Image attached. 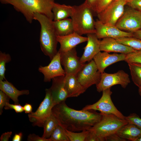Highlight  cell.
Segmentation results:
<instances>
[{
  "label": "cell",
  "instance_id": "1",
  "mask_svg": "<svg viewBox=\"0 0 141 141\" xmlns=\"http://www.w3.org/2000/svg\"><path fill=\"white\" fill-rule=\"evenodd\" d=\"M65 101L54 105L52 114L59 124L66 130L73 132L88 130L102 118L101 113L92 110H75L68 107Z\"/></svg>",
  "mask_w": 141,
  "mask_h": 141
},
{
  "label": "cell",
  "instance_id": "2",
  "mask_svg": "<svg viewBox=\"0 0 141 141\" xmlns=\"http://www.w3.org/2000/svg\"><path fill=\"white\" fill-rule=\"evenodd\" d=\"M3 4L12 5L14 9L23 14L27 20L31 23L36 13H39L53 20L52 8L54 0H0Z\"/></svg>",
  "mask_w": 141,
  "mask_h": 141
},
{
  "label": "cell",
  "instance_id": "3",
  "mask_svg": "<svg viewBox=\"0 0 141 141\" xmlns=\"http://www.w3.org/2000/svg\"><path fill=\"white\" fill-rule=\"evenodd\" d=\"M34 19L38 21L40 25L39 42L41 50L45 55L49 57L51 61L58 52L57 36L53 20L46 15L37 13L34 14Z\"/></svg>",
  "mask_w": 141,
  "mask_h": 141
},
{
  "label": "cell",
  "instance_id": "4",
  "mask_svg": "<svg viewBox=\"0 0 141 141\" xmlns=\"http://www.w3.org/2000/svg\"><path fill=\"white\" fill-rule=\"evenodd\" d=\"M74 11L71 17L74 32L81 36L95 33L93 11L84 2L79 5H74Z\"/></svg>",
  "mask_w": 141,
  "mask_h": 141
},
{
  "label": "cell",
  "instance_id": "5",
  "mask_svg": "<svg viewBox=\"0 0 141 141\" xmlns=\"http://www.w3.org/2000/svg\"><path fill=\"white\" fill-rule=\"evenodd\" d=\"M102 113L101 120L88 130L95 134L101 141H105L106 138L117 133L121 127L128 123L125 119L120 118L114 114Z\"/></svg>",
  "mask_w": 141,
  "mask_h": 141
},
{
  "label": "cell",
  "instance_id": "6",
  "mask_svg": "<svg viewBox=\"0 0 141 141\" xmlns=\"http://www.w3.org/2000/svg\"><path fill=\"white\" fill-rule=\"evenodd\" d=\"M44 99L36 111L29 114V120L33 126L43 127L46 120L52 114V109L54 106L50 89H45Z\"/></svg>",
  "mask_w": 141,
  "mask_h": 141
},
{
  "label": "cell",
  "instance_id": "7",
  "mask_svg": "<svg viewBox=\"0 0 141 141\" xmlns=\"http://www.w3.org/2000/svg\"><path fill=\"white\" fill-rule=\"evenodd\" d=\"M111 88L102 92V95L97 102L86 105L82 110H97L101 113L114 114L120 118L125 119V116L117 109L112 101L111 95L112 92Z\"/></svg>",
  "mask_w": 141,
  "mask_h": 141
},
{
  "label": "cell",
  "instance_id": "8",
  "mask_svg": "<svg viewBox=\"0 0 141 141\" xmlns=\"http://www.w3.org/2000/svg\"><path fill=\"white\" fill-rule=\"evenodd\" d=\"M130 83L128 74L123 70H119L114 73L104 72L101 73L100 80L96 85L97 90L99 92H102L116 85H120L125 89Z\"/></svg>",
  "mask_w": 141,
  "mask_h": 141
},
{
  "label": "cell",
  "instance_id": "9",
  "mask_svg": "<svg viewBox=\"0 0 141 141\" xmlns=\"http://www.w3.org/2000/svg\"><path fill=\"white\" fill-rule=\"evenodd\" d=\"M128 0H115L104 10L97 14L98 20L103 23L115 26L124 11Z\"/></svg>",
  "mask_w": 141,
  "mask_h": 141
},
{
  "label": "cell",
  "instance_id": "10",
  "mask_svg": "<svg viewBox=\"0 0 141 141\" xmlns=\"http://www.w3.org/2000/svg\"><path fill=\"white\" fill-rule=\"evenodd\" d=\"M115 26L122 31L133 33L141 28V11L131 7L124 11Z\"/></svg>",
  "mask_w": 141,
  "mask_h": 141
},
{
  "label": "cell",
  "instance_id": "11",
  "mask_svg": "<svg viewBox=\"0 0 141 141\" xmlns=\"http://www.w3.org/2000/svg\"><path fill=\"white\" fill-rule=\"evenodd\" d=\"M101 73L100 72L93 60L85 64L75 76L80 83L86 89L100 81Z\"/></svg>",
  "mask_w": 141,
  "mask_h": 141
},
{
  "label": "cell",
  "instance_id": "12",
  "mask_svg": "<svg viewBox=\"0 0 141 141\" xmlns=\"http://www.w3.org/2000/svg\"><path fill=\"white\" fill-rule=\"evenodd\" d=\"M60 53L61 64L64 67L66 74L76 76L85 64L80 62L75 47L67 52Z\"/></svg>",
  "mask_w": 141,
  "mask_h": 141
},
{
  "label": "cell",
  "instance_id": "13",
  "mask_svg": "<svg viewBox=\"0 0 141 141\" xmlns=\"http://www.w3.org/2000/svg\"><path fill=\"white\" fill-rule=\"evenodd\" d=\"M95 27L96 31L95 34L98 39L133 37V33L125 32L115 26L104 24L98 20L95 21Z\"/></svg>",
  "mask_w": 141,
  "mask_h": 141
},
{
  "label": "cell",
  "instance_id": "14",
  "mask_svg": "<svg viewBox=\"0 0 141 141\" xmlns=\"http://www.w3.org/2000/svg\"><path fill=\"white\" fill-rule=\"evenodd\" d=\"M61 65L60 53L58 51L48 66H40L38 68L39 71L44 75V81L49 82L55 78L65 76L66 73Z\"/></svg>",
  "mask_w": 141,
  "mask_h": 141
},
{
  "label": "cell",
  "instance_id": "15",
  "mask_svg": "<svg viewBox=\"0 0 141 141\" xmlns=\"http://www.w3.org/2000/svg\"><path fill=\"white\" fill-rule=\"evenodd\" d=\"M126 54H110L108 52L101 51L93 57L94 61L98 71L101 73L110 65L118 62L124 61Z\"/></svg>",
  "mask_w": 141,
  "mask_h": 141
},
{
  "label": "cell",
  "instance_id": "16",
  "mask_svg": "<svg viewBox=\"0 0 141 141\" xmlns=\"http://www.w3.org/2000/svg\"><path fill=\"white\" fill-rule=\"evenodd\" d=\"M65 76L58 77L52 79V85L49 89L54 106L65 101L68 98L65 85Z\"/></svg>",
  "mask_w": 141,
  "mask_h": 141
},
{
  "label": "cell",
  "instance_id": "17",
  "mask_svg": "<svg viewBox=\"0 0 141 141\" xmlns=\"http://www.w3.org/2000/svg\"><path fill=\"white\" fill-rule=\"evenodd\" d=\"M87 43L84 48V51L80 58L82 63L86 62H89L93 59L94 57L99 52L100 41L97 37L95 33L87 34Z\"/></svg>",
  "mask_w": 141,
  "mask_h": 141
},
{
  "label": "cell",
  "instance_id": "18",
  "mask_svg": "<svg viewBox=\"0 0 141 141\" xmlns=\"http://www.w3.org/2000/svg\"><path fill=\"white\" fill-rule=\"evenodd\" d=\"M101 51L115 52L127 54L137 51L128 46L118 42L114 38H106L100 41Z\"/></svg>",
  "mask_w": 141,
  "mask_h": 141
},
{
  "label": "cell",
  "instance_id": "19",
  "mask_svg": "<svg viewBox=\"0 0 141 141\" xmlns=\"http://www.w3.org/2000/svg\"><path fill=\"white\" fill-rule=\"evenodd\" d=\"M57 40L60 44L58 50L60 53L67 52L75 47L78 45L87 41V37H84L74 32L63 36H57Z\"/></svg>",
  "mask_w": 141,
  "mask_h": 141
},
{
  "label": "cell",
  "instance_id": "20",
  "mask_svg": "<svg viewBox=\"0 0 141 141\" xmlns=\"http://www.w3.org/2000/svg\"><path fill=\"white\" fill-rule=\"evenodd\" d=\"M64 82L68 97H78L86 90L78 82L75 75L66 74Z\"/></svg>",
  "mask_w": 141,
  "mask_h": 141
},
{
  "label": "cell",
  "instance_id": "21",
  "mask_svg": "<svg viewBox=\"0 0 141 141\" xmlns=\"http://www.w3.org/2000/svg\"><path fill=\"white\" fill-rule=\"evenodd\" d=\"M0 90L7 95L14 102L15 104H18V97L24 95H28L29 91L28 90H19L6 79L0 80Z\"/></svg>",
  "mask_w": 141,
  "mask_h": 141
},
{
  "label": "cell",
  "instance_id": "22",
  "mask_svg": "<svg viewBox=\"0 0 141 141\" xmlns=\"http://www.w3.org/2000/svg\"><path fill=\"white\" fill-rule=\"evenodd\" d=\"M117 133L127 140L136 141L141 135V129L135 125L128 123L121 127Z\"/></svg>",
  "mask_w": 141,
  "mask_h": 141
},
{
  "label": "cell",
  "instance_id": "23",
  "mask_svg": "<svg viewBox=\"0 0 141 141\" xmlns=\"http://www.w3.org/2000/svg\"><path fill=\"white\" fill-rule=\"evenodd\" d=\"M74 11L73 6L61 4L54 2L52 11L54 16V21L62 20L71 17Z\"/></svg>",
  "mask_w": 141,
  "mask_h": 141
},
{
  "label": "cell",
  "instance_id": "24",
  "mask_svg": "<svg viewBox=\"0 0 141 141\" xmlns=\"http://www.w3.org/2000/svg\"><path fill=\"white\" fill-rule=\"evenodd\" d=\"M53 24L57 36H66L74 32L71 19L53 21Z\"/></svg>",
  "mask_w": 141,
  "mask_h": 141
},
{
  "label": "cell",
  "instance_id": "25",
  "mask_svg": "<svg viewBox=\"0 0 141 141\" xmlns=\"http://www.w3.org/2000/svg\"><path fill=\"white\" fill-rule=\"evenodd\" d=\"M128 64L133 82L138 87L141 86V64L129 63Z\"/></svg>",
  "mask_w": 141,
  "mask_h": 141
},
{
  "label": "cell",
  "instance_id": "26",
  "mask_svg": "<svg viewBox=\"0 0 141 141\" xmlns=\"http://www.w3.org/2000/svg\"><path fill=\"white\" fill-rule=\"evenodd\" d=\"M59 124L55 116L52 114L45 121L44 125V133L42 137L49 138L56 128Z\"/></svg>",
  "mask_w": 141,
  "mask_h": 141
},
{
  "label": "cell",
  "instance_id": "27",
  "mask_svg": "<svg viewBox=\"0 0 141 141\" xmlns=\"http://www.w3.org/2000/svg\"><path fill=\"white\" fill-rule=\"evenodd\" d=\"M115 39L119 43L136 50H141V39L133 37H121Z\"/></svg>",
  "mask_w": 141,
  "mask_h": 141
},
{
  "label": "cell",
  "instance_id": "28",
  "mask_svg": "<svg viewBox=\"0 0 141 141\" xmlns=\"http://www.w3.org/2000/svg\"><path fill=\"white\" fill-rule=\"evenodd\" d=\"M49 138L51 141H70L66 130L59 124L54 130Z\"/></svg>",
  "mask_w": 141,
  "mask_h": 141
},
{
  "label": "cell",
  "instance_id": "29",
  "mask_svg": "<svg viewBox=\"0 0 141 141\" xmlns=\"http://www.w3.org/2000/svg\"><path fill=\"white\" fill-rule=\"evenodd\" d=\"M11 60V56L9 54L5 52H0V80H6L5 73L6 70L5 65Z\"/></svg>",
  "mask_w": 141,
  "mask_h": 141
},
{
  "label": "cell",
  "instance_id": "30",
  "mask_svg": "<svg viewBox=\"0 0 141 141\" xmlns=\"http://www.w3.org/2000/svg\"><path fill=\"white\" fill-rule=\"evenodd\" d=\"M66 134L70 141H85L89 132L88 130L75 132L66 130Z\"/></svg>",
  "mask_w": 141,
  "mask_h": 141
},
{
  "label": "cell",
  "instance_id": "31",
  "mask_svg": "<svg viewBox=\"0 0 141 141\" xmlns=\"http://www.w3.org/2000/svg\"><path fill=\"white\" fill-rule=\"evenodd\" d=\"M125 61L127 63H137L141 64V50L126 54Z\"/></svg>",
  "mask_w": 141,
  "mask_h": 141
},
{
  "label": "cell",
  "instance_id": "32",
  "mask_svg": "<svg viewBox=\"0 0 141 141\" xmlns=\"http://www.w3.org/2000/svg\"><path fill=\"white\" fill-rule=\"evenodd\" d=\"M125 119L128 123L134 124L141 129V118L136 113H131L125 116Z\"/></svg>",
  "mask_w": 141,
  "mask_h": 141
},
{
  "label": "cell",
  "instance_id": "33",
  "mask_svg": "<svg viewBox=\"0 0 141 141\" xmlns=\"http://www.w3.org/2000/svg\"><path fill=\"white\" fill-rule=\"evenodd\" d=\"M115 0H98L95 7L97 14L102 11L109 6Z\"/></svg>",
  "mask_w": 141,
  "mask_h": 141
},
{
  "label": "cell",
  "instance_id": "34",
  "mask_svg": "<svg viewBox=\"0 0 141 141\" xmlns=\"http://www.w3.org/2000/svg\"><path fill=\"white\" fill-rule=\"evenodd\" d=\"M10 98L5 93L0 90V115L3 112V109L7 103H9Z\"/></svg>",
  "mask_w": 141,
  "mask_h": 141
},
{
  "label": "cell",
  "instance_id": "35",
  "mask_svg": "<svg viewBox=\"0 0 141 141\" xmlns=\"http://www.w3.org/2000/svg\"><path fill=\"white\" fill-rule=\"evenodd\" d=\"M5 109H11L14 110L17 113H21L24 110L23 106L20 104H10L9 103H7L4 107Z\"/></svg>",
  "mask_w": 141,
  "mask_h": 141
},
{
  "label": "cell",
  "instance_id": "36",
  "mask_svg": "<svg viewBox=\"0 0 141 141\" xmlns=\"http://www.w3.org/2000/svg\"><path fill=\"white\" fill-rule=\"evenodd\" d=\"M127 4L132 8L141 11V0H130Z\"/></svg>",
  "mask_w": 141,
  "mask_h": 141
},
{
  "label": "cell",
  "instance_id": "37",
  "mask_svg": "<svg viewBox=\"0 0 141 141\" xmlns=\"http://www.w3.org/2000/svg\"><path fill=\"white\" fill-rule=\"evenodd\" d=\"M27 140L28 141H51L50 138L46 139L40 137L35 134H31L28 136Z\"/></svg>",
  "mask_w": 141,
  "mask_h": 141
},
{
  "label": "cell",
  "instance_id": "38",
  "mask_svg": "<svg viewBox=\"0 0 141 141\" xmlns=\"http://www.w3.org/2000/svg\"><path fill=\"white\" fill-rule=\"evenodd\" d=\"M105 141H126L127 140L121 137L117 133L112 134L105 139Z\"/></svg>",
  "mask_w": 141,
  "mask_h": 141
},
{
  "label": "cell",
  "instance_id": "39",
  "mask_svg": "<svg viewBox=\"0 0 141 141\" xmlns=\"http://www.w3.org/2000/svg\"><path fill=\"white\" fill-rule=\"evenodd\" d=\"M85 141H101V140L95 134L89 131Z\"/></svg>",
  "mask_w": 141,
  "mask_h": 141
},
{
  "label": "cell",
  "instance_id": "40",
  "mask_svg": "<svg viewBox=\"0 0 141 141\" xmlns=\"http://www.w3.org/2000/svg\"><path fill=\"white\" fill-rule=\"evenodd\" d=\"M98 0H85V2L92 9L94 12L95 13V7Z\"/></svg>",
  "mask_w": 141,
  "mask_h": 141
},
{
  "label": "cell",
  "instance_id": "41",
  "mask_svg": "<svg viewBox=\"0 0 141 141\" xmlns=\"http://www.w3.org/2000/svg\"><path fill=\"white\" fill-rule=\"evenodd\" d=\"M12 132H7L3 133L0 138L1 141H8L12 134Z\"/></svg>",
  "mask_w": 141,
  "mask_h": 141
},
{
  "label": "cell",
  "instance_id": "42",
  "mask_svg": "<svg viewBox=\"0 0 141 141\" xmlns=\"http://www.w3.org/2000/svg\"><path fill=\"white\" fill-rule=\"evenodd\" d=\"M23 107L25 113L29 114L32 112L33 108L31 104L26 103L23 106Z\"/></svg>",
  "mask_w": 141,
  "mask_h": 141
},
{
  "label": "cell",
  "instance_id": "43",
  "mask_svg": "<svg viewBox=\"0 0 141 141\" xmlns=\"http://www.w3.org/2000/svg\"><path fill=\"white\" fill-rule=\"evenodd\" d=\"M22 133L20 132L18 133H15L12 139L13 141H20L21 140L22 136Z\"/></svg>",
  "mask_w": 141,
  "mask_h": 141
},
{
  "label": "cell",
  "instance_id": "44",
  "mask_svg": "<svg viewBox=\"0 0 141 141\" xmlns=\"http://www.w3.org/2000/svg\"><path fill=\"white\" fill-rule=\"evenodd\" d=\"M133 37L141 40V29L133 33Z\"/></svg>",
  "mask_w": 141,
  "mask_h": 141
},
{
  "label": "cell",
  "instance_id": "45",
  "mask_svg": "<svg viewBox=\"0 0 141 141\" xmlns=\"http://www.w3.org/2000/svg\"><path fill=\"white\" fill-rule=\"evenodd\" d=\"M138 92L139 95L141 97V86L138 87Z\"/></svg>",
  "mask_w": 141,
  "mask_h": 141
},
{
  "label": "cell",
  "instance_id": "46",
  "mask_svg": "<svg viewBox=\"0 0 141 141\" xmlns=\"http://www.w3.org/2000/svg\"><path fill=\"white\" fill-rule=\"evenodd\" d=\"M136 141H141V135L138 138Z\"/></svg>",
  "mask_w": 141,
  "mask_h": 141
},
{
  "label": "cell",
  "instance_id": "47",
  "mask_svg": "<svg viewBox=\"0 0 141 141\" xmlns=\"http://www.w3.org/2000/svg\"><path fill=\"white\" fill-rule=\"evenodd\" d=\"M128 0V1L129 0Z\"/></svg>",
  "mask_w": 141,
  "mask_h": 141
},
{
  "label": "cell",
  "instance_id": "48",
  "mask_svg": "<svg viewBox=\"0 0 141 141\" xmlns=\"http://www.w3.org/2000/svg\"></svg>",
  "mask_w": 141,
  "mask_h": 141
}]
</instances>
